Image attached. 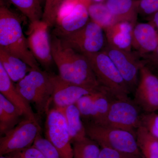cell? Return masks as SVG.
<instances>
[{
	"label": "cell",
	"mask_w": 158,
	"mask_h": 158,
	"mask_svg": "<svg viewBox=\"0 0 158 158\" xmlns=\"http://www.w3.org/2000/svg\"><path fill=\"white\" fill-rule=\"evenodd\" d=\"M39 1L40 2V4H41V3H42L43 2L44 0H39Z\"/></svg>",
	"instance_id": "36"
},
{
	"label": "cell",
	"mask_w": 158,
	"mask_h": 158,
	"mask_svg": "<svg viewBox=\"0 0 158 158\" xmlns=\"http://www.w3.org/2000/svg\"><path fill=\"white\" fill-rule=\"evenodd\" d=\"M90 20L106 30L117 22L104 3L92 2L88 8Z\"/></svg>",
	"instance_id": "23"
},
{
	"label": "cell",
	"mask_w": 158,
	"mask_h": 158,
	"mask_svg": "<svg viewBox=\"0 0 158 158\" xmlns=\"http://www.w3.org/2000/svg\"><path fill=\"white\" fill-rule=\"evenodd\" d=\"M37 120L25 118L0 138V156L6 155L31 147L40 134Z\"/></svg>",
	"instance_id": "8"
},
{
	"label": "cell",
	"mask_w": 158,
	"mask_h": 158,
	"mask_svg": "<svg viewBox=\"0 0 158 158\" xmlns=\"http://www.w3.org/2000/svg\"><path fill=\"white\" fill-rule=\"evenodd\" d=\"M15 86L21 95L34 105L39 114L46 113L49 110L53 92L50 74L40 69H32Z\"/></svg>",
	"instance_id": "4"
},
{
	"label": "cell",
	"mask_w": 158,
	"mask_h": 158,
	"mask_svg": "<svg viewBox=\"0 0 158 158\" xmlns=\"http://www.w3.org/2000/svg\"><path fill=\"white\" fill-rule=\"evenodd\" d=\"M141 126L158 138V114L156 112L141 113Z\"/></svg>",
	"instance_id": "28"
},
{
	"label": "cell",
	"mask_w": 158,
	"mask_h": 158,
	"mask_svg": "<svg viewBox=\"0 0 158 158\" xmlns=\"http://www.w3.org/2000/svg\"><path fill=\"white\" fill-rule=\"evenodd\" d=\"M42 153L45 158H61L59 152L47 138L39 135L33 145Z\"/></svg>",
	"instance_id": "27"
},
{
	"label": "cell",
	"mask_w": 158,
	"mask_h": 158,
	"mask_svg": "<svg viewBox=\"0 0 158 158\" xmlns=\"http://www.w3.org/2000/svg\"><path fill=\"white\" fill-rule=\"evenodd\" d=\"M134 101L144 113L158 111V77L142 60Z\"/></svg>",
	"instance_id": "11"
},
{
	"label": "cell",
	"mask_w": 158,
	"mask_h": 158,
	"mask_svg": "<svg viewBox=\"0 0 158 158\" xmlns=\"http://www.w3.org/2000/svg\"><path fill=\"white\" fill-rule=\"evenodd\" d=\"M92 2L91 0H68L58 14L53 34L61 37L83 27L90 20L88 8Z\"/></svg>",
	"instance_id": "9"
},
{
	"label": "cell",
	"mask_w": 158,
	"mask_h": 158,
	"mask_svg": "<svg viewBox=\"0 0 158 158\" xmlns=\"http://www.w3.org/2000/svg\"><path fill=\"white\" fill-rule=\"evenodd\" d=\"M14 153L18 158H45L42 153L34 145L21 151Z\"/></svg>",
	"instance_id": "30"
},
{
	"label": "cell",
	"mask_w": 158,
	"mask_h": 158,
	"mask_svg": "<svg viewBox=\"0 0 158 158\" xmlns=\"http://www.w3.org/2000/svg\"><path fill=\"white\" fill-rule=\"evenodd\" d=\"M72 146L73 158H98L100 146L87 136L73 142Z\"/></svg>",
	"instance_id": "24"
},
{
	"label": "cell",
	"mask_w": 158,
	"mask_h": 158,
	"mask_svg": "<svg viewBox=\"0 0 158 158\" xmlns=\"http://www.w3.org/2000/svg\"><path fill=\"white\" fill-rule=\"evenodd\" d=\"M111 59L130 91L135 89L139 79L142 60L137 54L119 49L107 42L103 49Z\"/></svg>",
	"instance_id": "12"
},
{
	"label": "cell",
	"mask_w": 158,
	"mask_h": 158,
	"mask_svg": "<svg viewBox=\"0 0 158 158\" xmlns=\"http://www.w3.org/2000/svg\"><path fill=\"white\" fill-rule=\"evenodd\" d=\"M19 17L6 6L0 7V48L17 57L31 68L39 69V63L29 48Z\"/></svg>",
	"instance_id": "2"
},
{
	"label": "cell",
	"mask_w": 158,
	"mask_h": 158,
	"mask_svg": "<svg viewBox=\"0 0 158 158\" xmlns=\"http://www.w3.org/2000/svg\"><path fill=\"white\" fill-rule=\"evenodd\" d=\"M0 63L14 83H17L33 69L21 59L0 48Z\"/></svg>",
	"instance_id": "19"
},
{
	"label": "cell",
	"mask_w": 158,
	"mask_h": 158,
	"mask_svg": "<svg viewBox=\"0 0 158 158\" xmlns=\"http://www.w3.org/2000/svg\"><path fill=\"white\" fill-rule=\"evenodd\" d=\"M59 37L69 46L84 56L102 51L107 43L104 30L90 20L81 29Z\"/></svg>",
	"instance_id": "7"
},
{
	"label": "cell",
	"mask_w": 158,
	"mask_h": 158,
	"mask_svg": "<svg viewBox=\"0 0 158 158\" xmlns=\"http://www.w3.org/2000/svg\"><path fill=\"white\" fill-rule=\"evenodd\" d=\"M102 87L116 98H128L129 88L109 56L103 51L85 55Z\"/></svg>",
	"instance_id": "5"
},
{
	"label": "cell",
	"mask_w": 158,
	"mask_h": 158,
	"mask_svg": "<svg viewBox=\"0 0 158 158\" xmlns=\"http://www.w3.org/2000/svg\"><path fill=\"white\" fill-rule=\"evenodd\" d=\"M30 21V23L42 19L43 13L39 0H9Z\"/></svg>",
	"instance_id": "25"
},
{
	"label": "cell",
	"mask_w": 158,
	"mask_h": 158,
	"mask_svg": "<svg viewBox=\"0 0 158 158\" xmlns=\"http://www.w3.org/2000/svg\"><path fill=\"white\" fill-rule=\"evenodd\" d=\"M22 111L0 94V133L6 134L19 123Z\"/></svg>",
	"instance_id": "20"
},
{
	"label": "cell",
	"mask_w": 158,
	"mask_h": 158,
	"mask_svg": "<svg viewBox=\"0 0 158 158\" xmlns=\"http://www.w3.org/2000/svg\"><path fill=\"white\" fill-rule=\"evenodd\" d=\"M141 59L147 65L158 66V47L154 52L142 57Z\"/></svg>",
	"instance_id": "32"
},
{
	"label": "cell",
	"mask_w": 158,
	"mask_h": 158,
	"mask_svg": "<svg viewBox=\"0 0 158 158\" xmlns=\"http://www.w3.org/2000/svg\"><path fill=\"white\" fill-rule=\"evenodd\" d=\"M104 3L117 22L127 21L135 25L138 15L136 0H106Z\"/></svg>",
	"instance_id": "18"
},
{
	"label": "cell",
	"mask_w": 158,
	"mask_h": 158,
	"mask_svg": "<svg viewBox=\"0 0 158 158\" xmlns=\"http://www.w3.org/2000/svg\"><path fill=\"white\" fill-rule=\"evenodd\" d=\"M136 137L143 158H158V138L142 126L136 130Z\"/></svg>",
	"instance_id": "22"
},
{
	"label": "cell",
	"mask_w": 158,
	"mask_h": 158,
	"mask_svg": "<svg viewBox=\"0 0 158 158\" xmlns=\"http://www.w3.org/2000/svg\"><path fill=\"white\" fill-rule=\"evenodd\" d=\"M138 14L148 17L158 12V0H136Z\"/></svg>",
	"instance_id": "29"
},
{
	"label": "cell",
	"mask_w": 158,
	"mask_h": 158,
	"mask_svg": "<svg viewBox=\"0 0 158 158\" xmlns=\"http://www.w3.org/2000/svg\"><path fill=\"white\" fill-rule=\"evenodd\" d=\"M49 27L42 20L30 23L27 31L28 44L33 56L40 65L49 68L54 63L52 56Z\"/></svg>",
	"instance_id": "13"
},
{
	"label": "cell",
	"mask_w": 158,
	"mask_h": 158,
	"mask_svg": "<svg viewBox=\"0 0 158 158\" xmlns=\"http://www.w3.org/2000/svg\"><path fill=\"white\" fill-rule=\"evenodd\" d=\"M65 116L70 135L72 143L87 136L85 124L80 111L76 104L62 109H56Z\"/></svg>",
	"instance_id": "21"
},
{
	"label": "cell",
	"mask_w": 158,
	"mask_h": 158,
	"mask_svg": "<svg viewBox=\"0 0 158 158\" xmlns=\"http://www.w3.org/2000/svg\"><path fill=\"white\" fill-rule=\"evenodd\" d=\"M0 63V92L22 111L25 118L37 120L30 103L17 90L15 85Z\"/></svg>",
	"instance_id": "16"
},
{
	"label": "cell",
	"mask_w": 158,
	"mask_h": 158,
	"mask_svg": "<svg viewBox=\"0 0 158 158\" xmlns=\"http://www.w3.org/2000/svg\"><path fill=\"white\" fill-rule=\"evenodd\" d=\"M148 18L149 19V22L152 23L153 25L158 30V12Z\"/></svg>",
	"instance_id": "33"
},
{
	"label": "cell",
	"mask_w": 158,
	"mask_h": 158,
	"mask_svg": "<svg viewBox=\"0 0 158 158\" xmlns=\"http://www.w3.org/2000/svg\"><path fill=\"white\" fill-rule=\"evenodd\" d=\"M98 158H133L109 148H101Z\"/></svg>",
	"instance_id": "31"
},
{
	"label": "cell",
	"mask_w": 158,
	"mask_h": 158,
	"mask_svg": "<svg viewBox=\"0 0 158 158\" xmlns=\"http://www.w3.org/2000/svg\"><path fill=\"white\" fill-rule=\"evenodd\" d=\"M53 86L52 102L56 109H62L76 104L82 97L98 90H92L72 84L62 79L59 75L50 74Z\"/></svg>",
	"instance_id": "14"
},
{
	"label": "cell",
	"mask_w": 158,
	"mask_h": 158,
	"mask_svg": "<svg viewBox=\"0 0 158 158\" xmlns=\"http://www.w3.org/2000/svg\"><path fill=\"white\" fill-rule=\"evenodd\" d=\"M64 1L45 0L41 20L46 23L50 28L55 26L59 9Z\"/></svg>",
	"instance_id": "26"
},
{
	"label": "cell",
	"mask_w": 158,
	"mask_h": 158,
	"mask_svg": "<svg viewBox=\"0 0 158 158\" xmlns=\"http://www.w3.org/2000/svg\"><path fill=\"white\" fill-rule=\"evenodd\" d=\"M135 26L127 21L115 23L104 31L107 42L119 49L131 52L133 31Z\"/></svg>",
	"instance_id": "17"
},
{
	"label": "cell",
	"mask_w": 158,
	"mask_h": 158,
	"mask_svg": "<svg viewBox=\"0 0 158 158\" xmlns=\"http://www.w3.org/2000/svg\"><path fill=\"white\" fill-rule=\"evenodd\" d=\"M0 158H18L15 153L9 154L6 155L1 156Z\"/></svg>",
	"instance_id": "34"
},
{
	"label": "cell",
	"mask_w": 158,
	"mask_h": 158,
	"mask_svg": "<svg viewBox=\"0 0 158 158\" xmlns=\"http://www.w3.org/2000/svg\"><path fill=\"white\" fill-rule=\"evenodd\" d=\"M94 2L104 3L106 0H91Z\"/></svg>",
	"instance_id": "35"
},
{
	"label": "cell",
	"mask_w": 158,
	"mask_h": 158,
	"mask_svg": "<svg viewBox=\"0 0 158 158\" xmlns=\"http://www.w3.org/2000/svg\"><path fill=\"white\" fill-rule=\"evenodd\" d=\"M158 47V32L148 23H137L132 34V49L140 58L154 52Z\"/></svg>",
	"instance_id": "15"
},
{
	"label": "cell",
	"mask_w": 158,
	"mask_h": 158,
	"mask_svg": "<svg viewBox=\"0 0 158 158\" xmlns=\"http://www.w3.org/2000/svg\"><path fill=\"white\" fill-rule=\"evenodd\" d=\"M51 43L54 63L62 79L92 90L102 88L87 57L69 46L54 34L51 37Z\"/></svg>",
	"instance_id": "1"
},
{
	"label": "cell",
	"mask_w": 158,
	"mask_h": 158,
	"mask_svg": "<svg viewBox=\"0 0 158 158\" xmlns=\"http://www.w3.org/2000/svg\"><path fill=\"white\" fill-rule=\"evenodd\" d=\"M141 109L129 98L113 100L107 113L99 125L128 131L136 135L141 126Z\"/></svg>",
	"instance_id": "6"
},
{
	"label": "cell",
	"mask_w": 158,
	"mask_h": 158,
	"mask_svg": "<svg viewBox=\"0 0 158 158\" xmlns=\"http://www.w3.org/2000/svg\"><path fill=\"white\" fill-rule=\"evenodd\" d=\"M46 114L45 138L56 148L61 158H73L72 143L64 115L55 108Z\"/></svg>",
	"instance_id": "10"
},
{
	"label": "cell",
	"mask_w": 158,
	"mask_h": 158,
	"mask_svg": "<svg viewBox=\"0 0 158 158\" xmlns=\"http://www.w3.org/2000/svg\"><path fill=\"white\" fill-rule=\"evenodd\" d=\"M84 124L87 136L96 142L101 148L116 150L133 158H143L135 134L126 130L92 123Z\"/></svg>",
	"instance_id": "3"
}]
</instances>
